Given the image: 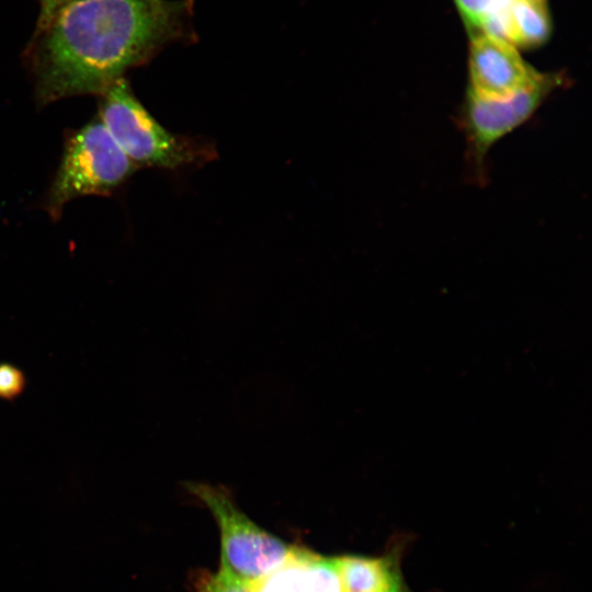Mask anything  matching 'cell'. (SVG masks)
I'll return each instance as SVG.
<instances>
[{
  "mask_svg": "<svg viewBox=\"0 0 592 592\" xmlns=\"http://www.w3.org/2000/svg\"><path fill=\"white\" fill-rule=\"evenodd\" d=\"M187 2L73 0L35 32L23 54L35 102L103 94L180 36Z\"/></svg>",
  "mask_w": 592,
  "mask_h": 592,
  "instance_id": "cell-1",
  "label": "cell"
},
{
  "mask_svg": "<svg viewBox=\"0 0 592 592\" xmlns=\"http://www.w3.org/2000/svg\"><path fill=\"white\" fill-rule=\"evenodd\" d=\"M99 98V118L137 168L177 170L215 159L212 144L172 134L160 125L136 98L126 78L117 80Z\"/></svg>",
  "mask_w": 592,
  "mask_h": 592,
  "instance_id": "cell-2",
  "label": "cell"
},
{
  "mask_svg": "<svg viewBox=\"0 0 592 592\" xmlns=\"http://www.w3.org/2000/svg\"><path fill=\"white\" fill-rule=\"evenodd\" d=\"M137 169L96 115L65 136L61 159L42 206L56 221L70 201L109 196Z\"/></svg>",
  "mask_w": 592,
  "mask_h": 592,
  "instance_id": "cell-3",
  "label": "cell"
},
{
  "mask_svg": "<svg viewBox=\"0 0 592 592\" xmlns=\"http://www.w3.org/2000/svg\"><path fill=\"white\" fill-rule=\"evenodd\" d=\"M566 83L558 73H543L532 86L502 98L481 96L467 89L456 121L466 144L469 179L487 180V158L502 138L530 121L547 99Z\"/></svg>",
  "mask_w": 592,
  "mask_h": 592,
  "instance_id": "cell-4",
  "label": "cell"
},
{
  "mask_svg": "<svg viewBox=\"0 0 592 592\" xmlns=\"http://www.w3.org/2000/svg\"><path fill=\"white\" fill-rule=\"evenodd\" d=\"M187 489L214 515L221 539V566L243 581L255 580L281 565L292 547L252 522L221 487L189 482Z\"/></svg>",
  "mask_w": 592,
  "mask_h": 592,
  "instance_id": "cell-5",
  "label": "cell"
},
{
  "mask_svg": "<svg viewBox=\"0 0 592 592\" xmlns=\"http://www.w3.org/2000/svg\"><path fill=\"white\" fill-rule=\"evenodd\" d=\"M468 88L487 98H502L534 84L543 72L527 64L512 44L481 33L471 37Z\"/></svg>",
  "mask_w": 592,
  "mask_h": 592,
  "instance_id": "cell-6",
  "label": "cell"
},
{
  "mask_svg": "<svg viewBox=\"0 0 592 592\" xmlns=\"http://www.w3.org/2000/svg\"><path fill=\"white\" fill-rule=\"evenodd\" d=\"M505 41L513 46L536 47L549 36L550 20L545 2L512 0L505 10Z\"/></svg>",
  "mask_w": 592,
  "mask_h": 592,
  "instance_id": "cell-7",
  "label": "cell"
},
{
  "mask_svg": "<svg viewBox=\"0 0 592 592\" xmlns=\"http://www.w3.org/2000/svg\"><path fill=\"white\" fill-rule=\"evenodd\" d=\"M311 555L306 549L292 547L281 565L246 582L251 592H306V569Z\"/></svg>",
  "mask_w": 592,
  "mask_h": 592,
  "instance_id": "cell-8",
  "label": "cell"
},
{
  "mask_svg": "<svg viewBox=\"0 0 592 592\" xmlns=\"http://www.w3.org/2000/svg\"><path fill=\"white\" fill-rule=\"evenodd\" d=\"M306 592H342L333 558L311 555L306 569Z\"/></svg>",
  "mask_w": 592,
  "mask_h": 592,
  "instance_id": "cell-9",
  "label": "cell"
},
{
  "mask_svg": "<svg viewBox=\"0 0 592 592\" xmlns=\"http://www.w3.org/2000/svg\"><path fill=\"white\" fill-rule=\"evenodd\" d=\"M470 27L480 29L489 18L505 10L512 0H454Z\"/></svg>",
  "mask_w": 592,
  "mask_h": 592,
  "instance_id": "cell-10",
  "label": "cell"
},
{
  "mask_svg": "<svg viewBox=\"0 0 592 592\" xmlns=\"http://www.w3.org/2000/svg\"><path fill=\"white\" fill-rule=\"evenodd\" d=\"M27 387V376L18 365L0 362V399L13 402Z\"/></svg>",
  "mask_w": 592,
  "mask_h": 592,
  "instance_id": "cell-11",
  "label": "cell"
},
{
  "mask_svg": "<svg viewBox=\"0 0 592 592\" xmlns=\"http://www.w3.org/2000/svg\"><path fill=\"white\" fill-rule=\"evenodd\" d=\"M203 592H251L247 582L235 576L226 567L221 566L219 571L209 577L205 583Z\"/></svg>",
  "mask_w": 592,
  "mask_h": 592,
  "instance_id": "cell-12",
  "label": "cell"
},
{
  "mask_svg": "<svg viewBox=\"0 0 592 592\" xmlns=\"http://www.w3.org/2000/svg\"><path fill=\"white\" fill-rule=\"evenodd\" d=\"M39 13L36 29L44 26L60 9L73 0H38Z\"/></svg>",
  "mask_w": 592,
  "mask_h": 592,
  "instance_id": "cell-13",
  "label": "cell"
},
{
  "mask_svg": "<svg viewBox=\"0 0 592 592\" xmlns=\"http://www.w3.org/2000/svg\"><path fill=\"white\" fill-rule=\"evenodd\" d=\"M532 1H537V2H545V0H532Z\"/></svg>",
  "mask_w": 592,
  "mask_h": 592,
  "instance_id": "cell-14",
  "label": "cell"
}]
</instances>
